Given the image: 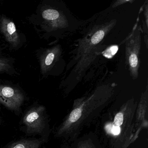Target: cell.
I'll use <instances>...</instances> for the list:
<instances>
[{"label":"cell","instance_id":"obj_1","mask_svg":"<svg viewBox=\"0 0 148 148\" xmlns=\"http://www.w3.org/2000/svg\"><path fill=\"white\" fill-rule=\"evenodd\" d=\"M115 88L114 83L101 84L75 100L72 109L56 130L55 137L69 143L77 139L101 116L114 97Z\"/></svg>","mask_w":148,"mask_h":148},{"label":"cell","instance_id":"obj_2","mask_svg":"<svg viewBox=\"0 0 148 148\" xmlns=\"http://www.w3.org/2000/svg\"><path fill=\"white\" fill-rule=\"evenodd\" d=\"M116 19L103 21L91 25L83 37L78 40L75 53L67 66L70 71L61 84L69 94L81 80L100 53L101 44L117 23Z\"/></svg>","mask_w":148,"mask_h":148},{"label":"cell","instance_id":"obj_3","mask_svg":"<svg viewBox=\"0 0 148 148\" xmlns=\"http://www.w3.org/2000/svg\"><path fill=\"white\" fill-rule=\"evenodd\" d=\"M137 102L128 100L120 108L103 117L94 132L103 148H128L135 141L134 118Z\"/></svg>","mask_w":148,"mask_h":148},{"label":"cell","instance_id":"obj_4","mask_svg":"<svg viewBox=\"0 0 148 148\" xmlns=\"http://www.w3.org/2000/svg\"><path fill=\"white\" fill-rule=\"evenodd\" d=\"M42 24L47 31H65L70 27L91 21L94 16L87 21H80L73 15L62 0H51L41 11Z\"/></svg>","mask_w":148,"mask_h":148},{"label":"cell","instance_id":"obj_5","mask_svg":"<svg viewBox=\"0 0 148 148\" xmlns=\"http://www.w3.org/2000/svg\"><path fill=\"white\" fill-rule=\"evenodd\" d=\"M142 29L138 21L129 34L123 41L125 45L126 64L133 80L139 77L142 45Z\"/></svg>","mask_w":148,"mask_h":148},{"label":"cell","instance_id":"obj_6","mask_svg":"<svg viewBox=\"0 0 148 148\" xmlns=\"http://www.w3.org/2000/svg\"><path fill=\"white\" fill-rule=\"evenodd\" d=\"M28 135L39 134L49 137L50 130L46 116V109L43 106L34 107L28 110L23 119Z\"/></svg>","mask_w":148,"mask_h":148},{"label":"cell","instance_id":"obj_7","mask_svg":"<svg viewBox=\"0 0 148 148\" xmlns=\"http://www.w3.org/2000/svg\"><path fill=\"white\" fill-rule=\"evenodd\" d=\"M148 86L142 92L137 103L134 118V138L136 140L140 133L148 127Z\"/></svg>","mask_w":148,"mask_h":148},{"label":"cell","instance_id":"obj_8","mask_svg":"<svg viewBox=\"0 0 148 148\" xmlns=\"http://www.w3.org/2000/svg\"><path fill=\"white\" fill-rule=\"evenodd\" d=\"M24 100L23 94L19 90L10 86L0 85V103L7 108L17 111Z\"/></svg>","mask_w":148,"mask_h":148},{"label":"cell","instance_id":"obj_9","mask_svg":"<svg viewBox=\"0 0 148 148\" xmlns=\"http://www.w3.org/2000/svg\"><path fill=\"white\" fill-rule=\"evenodd\" d=\"M62 49L60 45L47 49L42 54L40 58L41 73L46 74L51 70L61 58Z\"/></svg>","mask_w":148,"mask_h":148},{"label":"cell","instance_id":"obj_10","mask_svg":"<svg viewBox=\"0 0 148 148\" xmlns=\"http://www.w3.org/2000/svg\"><path fill=\"white\" fill-rule=\"evenodd\" d=\"M0 30L10 46L16 47L20 44V36L15 24L5 15L0 16Z\"/></svg>","mask_w":148,"mask_h":148},{"label":"cell","instance_id":"obj_11","mask_svg":"<svg viewBox=\"0 0 148 148\" xmlns=\"http://www.w3.org/2000/svg\"><path fill=\"white\" fill-rule=\"evenodd\" d=\"M70 144L72 148H103L94 132L80 136Z\"/></svg>","mask_w":148,"mask_h":148},{"label":"cell","instance_id":"obj_12","mask_svg":"<svg viewBox=\"0 0 148 148\" xmlns=\"http://www.w3.org/2000/svg\"><path fill=\"white\" fill-rule=\"evenodd\" d=\"M48 138L41 136L39 139H22L10 143L3 148H40L47 141Z\"/></svg>","mask_w":148,"mask_h":148},{"label":"cell","instance_id":"obj_13","mask_svg":"<svg viewBox=\"0 0 148 148\" xmlns=\"http://www.w3.org/2000/svg\"><path fill=\"white\" fill-rule=\"evenodd\" d=\"M9 62L7 59L0 58V73L8 72L11 69Z\"/></svg>","mask_w":148,"mask_h":148},{"label":"cell","instance_id":"obj_14","mask_svg":"<svg viewBox=\"0 0 148 148\" xmlns=\"http://www.w3.org/2000/svg\"><path fill=\"white\" fill-rule=\"evenodd\" d=\"M136 0H113L110 8H115L127 3H133Z\"/></svg>","mask_w":148,"mask_h":148},{"label":"cell","instance_id":"obj_15","mask_svg":"<svg viewBox=\"0 0 148 148\" xmlns=\"http://www.w3.org/2000/svg\"><path fill=\"white\" fill-rule=\"evenodd\" d=\"M143 15L145 20H143L146 24L148 26V0H146L143 6Z\"/></svg>","mask_w":148,"mask_h":148},{"label":"cell","instance_id":"obj_16","mask_svg":"<svg viewBox=\"0 0 148 148\" xmlns=\"http://www.w3.org/2000/svg\"><path fill=\"white\" fill-rule=\"evenodd\" d=\"M61 148H72L70 144L66 141H62L61 144Z\"/></svg>","mask_w":148,"mask_h":148},{"label":"cell","instance_id":"obj_17","mask_svg":"<svg viewBox=\"0 0 148 148\" xmlns=\"http://www.w3.org/2000/svg\"><path fill=\"white\" fill-rule=\"evenodd\" d=\"M43 148H46L45 147H43Z\"/></svg>","mask_w":148,"mask_h":148}]
</instances>
